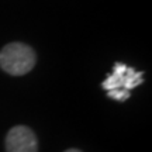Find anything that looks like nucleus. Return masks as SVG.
I'll use <instances>...</instances> for the list:
<instances>
[{"instance_id": "nucleus-3", "label": "nucleus", "mask_w": 152, "mask_h": 152, "mask_svg": "<svg viewBox=\"0 0 152 152\" xmlns=\"http://www.w3.org/2000/svg\"><path fill=\"white\" fill-rule=\"evenodd\" d=\"M7 152H37L38 142L33 131L26 125L13 127L6 137Z\"/></svg>"}, {"instance_id": "nucleus-4", "label": "nucleus", "mask_w": 152, "mask_h": 152, "mask_svg": "<svg viewBox=\"0 0 152 152\" xmlns=\"http://www.w3.org/2000/svg\"><path fill=\"white\" fill-rule=\"evenodd\" d=\"M65 152H82V151H79V149H75V148H72V149H68V151H65Z\"/></svg>"}, {"instance_id": "nucleus-2", "label": "nucleus", "mask_w": 152, "mask_h": 152, "mask_svg": "<svg viewBox=\"0 0 152 152\" xmlns=\"http://www.w3.org/2000/svg\"><path fill=\"white\" fill-rule=\"evenodd\" d=\"M35 52L31 47L23 42H10L0 51L1 69L13 76L28 73L35 65Z\"/></svg>"}, {"instance_id": "nucleus-1", "label": "nucleus", "mask_w": 152, "mask_h": 152, "mask_svg": "<svg viewBox=\"0 0 152 152\" xmlns=\"http://www.w3.org/2000/svg\"><path fill=\"white\" fill-rule=\"evenodd\" d=\"M144 82V72L135 71L134 68L115 62L113 72L103 82V89L107 92V96L115 102H125L130 97L131 90L140 86Z\"/></svg>"}]
</instances>
